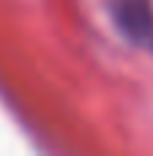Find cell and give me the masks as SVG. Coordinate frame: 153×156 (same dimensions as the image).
<instances>
[{
  "label": "cell",
  "instance_id": "obj_1",
  "mask_svg": "<svg viewBox=\"0 0 153 156\" xmlns=\"http://www.w3.org/2000/svg\"><path fill=\"white\" fill-rule=\"evenodd\" d=\"M112 19L118 30L137 47L153 52V3L151 0H112Z\"/></svg>",
  "mask_w": 153,
  "mask_h": 156
}]
</instances>
